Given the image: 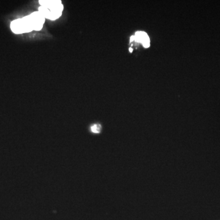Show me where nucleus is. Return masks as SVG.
I'll list each match as a JSON object with an SVG mask.
<instances>
[{
	"instance_id": "obj_2",
	"label": "nucleus",
	"mask_w": 220,
	"mask_h": 220,
	"mask_svg": "<svg viewBox=\"0 0 220 220\" xmlns=\"http://www.w3.org/2000/svg\"><path fill=\"white\" fill-rule=\"evenodd\" d=\"M63 10L64 6L62 3L49 8L40 6L38 9V11L44 17L50 20H55L59 18L61 16Z\"/></svg>"
},
{
	"instance_id": "obj_4",
	"label": "nucleus",
	"mask_w": 220,
	"mask_h": 220,
	"mask_svg": "<svg viewBox=\"0 0 220 220\" xmlns=\"http://www.w3.org/2000/svg\"><path fill=\"white\" fill-rule=\"evenodd\" d=\"M133 41L141 43L145 48H148L150 46L149 37L147 34L143 31H138L135 33V36H131L130 38V42Z\"/></svg>"
},
{
	"instance_id": "obj_1",
	"label": "nucleus",
	"mask_w": 220,
	"mask_h": 220,
	"mask_svg": "<svg viewBox=\"0 0 220 220\" xmlns=\"http://www.w3.org/2000/svg\"><path fill=\"white\" fill-rule=\"evenodd\" d=\"M11 29L14 33L18 34L30 33L34 30L28 15L12 21L11 24Z\"/></svg>"
},
{
	"instance_id": "obj_3",
	"label": "nucleus",
	"mask_w": 220,
	"mask_h": 220,
	"mask_svg": "<svg viewBox=\"0 0 220 220\" xmlns=\"http://www.w3.org/2000/svg\"><path fill=\"white\" fill-rule=\"evenodd\" d=\"M30 23L34 31H40L45 24L46 18L39 11H36L28 15Z\"/></svg>"
},
{
	"instance_id": "obj_6",
	"label": "nucleus",
	"mask_w": 220,
	"mask_h": 220,
	"mask_svg": "<svg viewBox=\"0 0 220 220\" xmlns=\"http://www.w3.org/2000/svg\"><path fill=\"white\" fill-rule=\"evenodd\" d=\"M100 130H101V126L100 125L96 124L91 127V131L93 132V133L98 134L100 131Z\"/></svg>"
},
{
	"instance_id": "obj_7",
	"label": "nucleus",
	"mask_w": 220,
	"mask_h": 220,
	"mask_svg": "<svg viewBox=\"0 0 220 220\" xmlns=\"http://www.w3.org/2000/svg\"><path fill=\"white\" fill-rule=\"evenodd\" d=\"M129 50H130V52H133V49H131V48H130V49H129Z\"/></svg>"
},
{
	"instance_id": "obj_5",
	"label": "nucleus",
	"mask_w": 220,
	"mask_h": 220,
	"mask_svg": "<svg viewBox=\"0 0 220 220\" xmlns=\"http://www.w3.org/2000/svg\"><path fill=\"white\" fill-rule=\"evenodd\" d=\"M40 6L49 8L62 3L60 0H40L39 2Z\"/></svg>"
}]
</instances>
